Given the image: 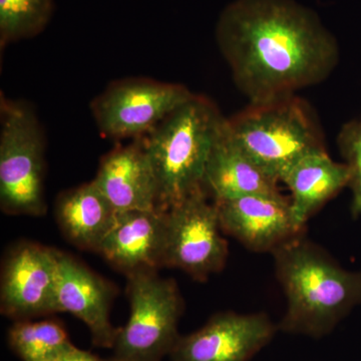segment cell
<instances>
[{"label":"cell","mask_w":361,"mask_h":361,"mask_svg":"<svg viewBox=\"0 0 361 361\" xmlns=\"http://www.w3.org/2000/svg\"><path fill=\"white\" fill-rule=\"evenodd\" d=\"M49 361H114L113 358L99 357L90 351L82 350L73 345Z\"/></svg>","instance_id":"21"},{"label":"cell","mask_w":361,"mask_h":361,"mask_svg":"<svg viewBox=\"0 0 361 361\" xmlns=\"http://www.w3.org/2000/svg\"><path fill=\"white\" fill-rule=\"evenodd\" d=\"M92 180L118 213L158 209L155 176L142 137L106 154Z\"/></svg>","instance_id":"14"},{"label":"cell","mask_w":361,"mask_h":361,"mask_svg":"<svg viewBox=\"0 0 361 361\" xmlns=\"http://www.w3.org/2000/svg\"><path fill=\"white\" fill-rule=\"evenodd\" d=\"M166 211L121 212L97 253L126 276L165 267Z\"/></svg>","instance_id":"13"},{"label":"cell","mask_w":361,"mask_h":361,"mask_svg":"<svg viewBox=\"0 0 361 361\" xmlns=\"http://www.w3.org/2000/svg\"><path fill=\"white\" fill-rule=\"evenodd\" d=\"M59 250L21 242L9 249L1 266L0 310L20 322L58 313Z\"/></svg>","instance_id":"9"},{"label":"cell","mask_w":361,"mask_h":361,"mask_svg":"<svg viewBox=\"0 0 361 361\" xmlns=\"http://www.w3.org/2000/svg\"><path fill=\"white\" fill-rule=\"evenodd\" d=\"M8 344L23 361H49L70 348V337L54 320L16 322L8 331Z\"/></svg>","instance_id":"18"},{"label":"cell","mask_w":361,"mask_h":361,"mask_svg":"<svg viewBox=\"0 0 361 361\" xmlns=\"http://www.w3.org/2000/svg\"><path fill=\"white\" fill-rule=\"evenodd\" d=\"M54 214L68 242L82 250L97 253L118 212L92 180L59 194Z\"/></svg>","instance_id":"17"},{"label":"cell","mask_w":361,"mask_h":361,"mask_svg":"<svg viewBox=\"0 0 361 361\" xmlns=\"http://www.w3.org/2000/svg\"><path fill=\"white\" fill-rule=\"evenodd\" d=\"M166 219L165 267L184 271L201 282L223 270L228 244L217 207L204 190L169 208Z\"/></svg>","instance_id":"8"},{"label":"cell","mask_w":361,"mask_h":361,"mask_svg":"<svg viewBox=\"0 0 361 361\" xmlns=\"http://www.w3.org/2000/svg\"><path fill=\"white\" fill-rule=\"evenodd\" d=\"M349 180L348 166L334 161L326 149L304 156L280 178L290 191L292 210L303 227L327 202L348 187Z\"/></svg>","instance_id":"16"},{"label":"cell","mask_w":361,"mask_h":361,"mask_svg":"<svg viewBox=\"0 0 361 361\" xmlns=\"http://www.w3.org/2000/svg\"><path fill=\"white\" fill-rule=\"evenodd\" d=\"M277 330L264 312L219 313L200 329L180 336L169 356L172 361H249Z\"/></svg>","instance_id":"10"},{"label":"cell","mask_w":361,"mask_h":361,"mask_svg":"<svg viewBox=\"0 0 361 361\" xmlns=\"http://www.w3.org/2000/svg\"><path fill=\"white\" fill-rule=\"evenodd\" d=\"M272 255L286 299L280 331L319 338L361 305V270L342 267L303 235Z\"/></svg>","instance_id":"2"},{"label":"cell","mask_w":361,"mask_h":361,"mask_svg":"<svg viewBox=\"0 0 361 361\" xmlns=\"http://www.w3.org/2000/svg\"><path fill=\"white\" fill-rule=\"evenodd\" d=\"M279 183L232 141L225 125L207 161L203 188L208 196L222 201L248 195L277 194Z\"/></svg>","instance_id":"15"},{"label":"cell","mask_w":361,"mask_h":361,"mask_svg":"<svg viewBox=\"0 0 361 361\" xmlns=\"http://www.w3.org/2000/svg\"><path fill=\"white\" fill-rule=\"evenodd\" d=\"M216 39L250 103L320 84L341 56L317 14L294 0H235L221 13Z\"/></svg>","instance_id":"1"},{"label":"cell","mask_w":361,"mask_h":361,"mask_svg":"<svg viewBox=\"0 0 361 361\" xmlns=\"http://www.w3.org/2000/svg\"><path fill=\"white\" fill-rule=\"evenodd\" d=\"M128 278L130 316L118 329L114 361H161L179 339L178 324L184 310L179 287L158 271H142Z\"/></svg>","instance_id":"6"},{"label":"cell","mask_w":361,"mask_h":361,"mask_svg":"<svg viewBox=\"0 0 361 361\" xmlns=\"http://www.w3.org/2000/svg\"><path fill=\"white\" fill-rule=\"evenodd\" d=\"M226 130L246 155L279 180L304 156L326 149L312 109L296 94L250 103L226 120Z\"/></svg>","instance_id":"4"},{"label":"cell","mask_w":361,"mask_h":361,"mask_svg":"<svg viewBox=\"0 0 361 361\" xmlns=\"http://www.w3.org/2000/svg\"><path fill=\"white\" fill-rule=\"evenodd\" d=\"M221 228L249 250L273 253L301 236L290 199L281 193L256 194L229 200L214 201Z\"/></svg>","instance_id":"11"},{"label":"cell","mask_w":361,"mask_h":361,"mask_svg":"<svg viewBox=\"0 0 361 361\" xmlns=\"http://www.w3.org/2000/svg\"><path fill=\"white\" fill-rule=\"evenodd\" d=\"M54 11V0H0L1 49L44 32Z\"/></svg>","instance_id":"19"},{"label":"cell","mask_w":361,"mask_h":361,"mask_svg":"<svg viewBox=\"0 0 361 361\" xmlns=\"http://www.w3.org/2000/svg\"><path fill=\"white\" fill-rule=\"evenodd\" d=\"M45 140L30 104L0 97V208L7 215L42 217Z\"/></svg>","instance_id":"5"},{"label":"cell","mask_w":361,"mask_h":361,"mask_svg":"<svg viewBox=\"0 0 361 361\" xmlns=\"http://www.w3.org/2000/svg\"><path fill=\"white\" fill-rule=\"evenodd\" d=\"M338 147L344 163L350 170L351 213L361 216V116L342 127L338 135Z\"/></svg>","instance_id":"20"},{"label":"cell","mask_w":361,"mask_h":361,"mask_svg":"<svg viewBox=\"0 0 361 361\" xmlns=\"http://www.w3.org/2000/svg\"><path fill=\"white\" fill-rule=\"evenodd\" d=\"M194 94L184 85L130 78L106 87L92 102V111L104 137L135 140L149 134Z\"/></svg>","instance_id":"7"},{"label":"cell","mask_w":361,"mask_h":361,"mask_svg":"<svg viewBox=\"0 0 361 361\" xmlns=\"http://www.w3.org/2000/svg\"><path fill=\"white\" fill-rule=\"evenodd\" d=\"M225 125L217 106L195 94L142 137L155 176L159 210L167 211L204 190L207 161Z\"/></svg>","instance_id":"3"},{"label":"cell","mask_w":361,"mask_h":361,"mask_svg":"<svg viewBox=\"0 0 361 361\" xmlns=\"http://www.w3.org/2000/svg\"><path fill=\"white\" fill-rule=\"evenodd\" d=\"M116 289L70 254L59 251L56 303L58 312H68L89 329L92 343L113 349L118 329L111 320Z\"/></svg>","instance_id":"12"}]
</instances>
